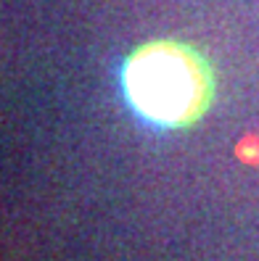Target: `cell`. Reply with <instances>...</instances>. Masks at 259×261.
I'll list each match as a JSON object with an SVG mask.
<instances>
[{
    "label": "cell",
    "instance_id": "cell-1",
    "mask_svg": "<svg viewBox=\"0 0 259 261\" xmlns=\"http://www.w3.org/2000/svg\"><path fill=\"white\" fill-rule=\"evenodd\" d=\"M122 85L132 109L161 127L199 121L215 98L206 58L175 40H154L132 50L122 69Z\"/></svg>",
    "mask_w": 259,
    "mask_h": 261
}]
</instances>
